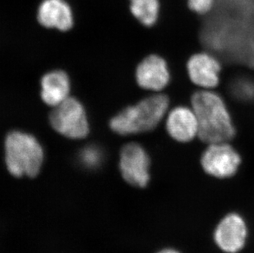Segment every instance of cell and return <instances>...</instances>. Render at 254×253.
<instances>
[{
  "mask_svg": "<svg viewBox=\"0 0 254 253\" xmlns=\"http://www.w3.org/2000/svg\"><path fill=\"white\" fill-rule=\"evenodd\" d=\"M192 107L198 125L197 136L206 143L227 142L234 137L235 127L223 100L209 91L192 96Z\"/></svg>",
  "mask_w": 254,
  "mask_h": 253,
  "instance_id": "obj_1",
  "label": "cell"
},
{
  "mask_svg": "<svg viewBox=\"0 0 254 253\" xmlns=\"http://www.w3.org/2000/svg\"><path fill=\"white\" fill-rule=\"evenodd\" d=\"M169 105V98L165 95L149 96L119 113L111 120L110 126L123 136L151 131L163 120Z\"/></svg>",
  "mask_w": 254,
  "mask_h": 253,
  "instance_id": "obj_2",
  "label": "cell"
},
{
  "mask_svg": "<svg viewBox=\"0 0 254 253\" xmlns=\"http://www.w3.org/2000/svg\"><path fill=\"white\" fill-rule=\"evenodd\" d=\"M44 150L31 134L12 131L5 139V162L14 177H36L44 162Z\"/></svg>",
  "mask_w": 254,
  "mask_h": 253,
  "instance_id": "obj_3",
  "label": "cell"
},
{
  "mask_svg": "<svg viewBox=\"0 0 254 253\" xmlns=\"http://www.w3.org/2000/svg\"><path fill=\"white\" fill-rule=\"evenodd\" d=\"M250 239V226L241 213L230 211L219 220L212 233L216 248L223 253H240Z\"/></svg>",
  "mask_w": 254,
  "mask_h": 253,
  "instance_id": "obj_4",
  "label": "cell"
},
{
  "mask_svg": "<svg viewBox=\"0 0 254 253\" xmlns=\"http://www.w3.org/2000/svg\"><path fill=\"white\" fill-rule=\"evenodd\" d=\"M56 131L70 139H82L89 133V124L83 105L74 98H68L54 107L50 116Z\"/></svg>",
  "mask_w": 254,
  "mask_h": 253,
  "instance_id": "obj_5",
  "label": "cell"
},
{
  "mask_svg": "<svg viewBox=\"0 0 254 253\" xmlns=\"http://www.w3.org/2000/svg\"><path fill=\"white\" fill-rule=\"evenodd\" d=\"M240 165V155L227 142L210 144L201 158L204 172L215 179L232 178L236 175Z\"/></svg>",
  "mask_w": 254,
  "mask_h": 253,
  "instance_id": "obj_6",
  "label": "cell"
},
{
  "mask_svg": "<svg viewBox=\"0 0 254 253\" xmlns=\"http://www.w3.org/2000/svg\"><path fill=\"white\" fill-rule=\"evenodd\" d=\"M151 160L142 146L137 143L125 145L121 150L120 170L123 179L132 186L144 189L148 185Z\"/></svg>",
  "mask_w": 254,
  "mask_h": 253,
  "instance_id": "obj_7",
  "label": "cell"
},
{
  "mask_svg": "<svg viewBox=\"0 0 254 253\" xmlns=\"http://www.w3.org/2000/svg\"><path fill=\"white\" fill-rule=\"evenodd\" d=\"M187 68L195 85L205 89L214 88L218 85L221 67L212 55L206 53L192 55L188 62Z\"/></svg>",
  "mask_w": 254,
  "mask_h": 253,
  "instance_id": "obj_8",
  "label": "cell"
},
{
  "mask_svg": "<svg viewBox=\"0 0 254 253\" xmlns=\"http://www.w3.org/2000/svg\"><path fill=\"white\" fill-rule=\"evenodd\" d=\"M136 77L141 87L153 91L163 90L170 78L166 61L157 55H150L138 65Z\"/></svg>",
  "mask_w": 254,
  "mask_h": 253,
  "instance_id": "obj_9",
  "label": "cell"
},
{
  "mask_svg": "<svg viewBox=\"0 0 254 253\" xmlns=\"http://www.w3.org/2000/svg\"><path fill=\"white\" fill-rule=\"evenodd\" d=\"M37 19L47 28L68 31L73 26V13L65 0H43L39 5Z\"/></svg>",
  "mask_w": 254,
  "mask_h": 253,
  "instance_id": "obj_10",
  "label": "cell"
},
{
  "mask_svg": "<svg viewBox=\"0 0 254 253\" xmlns=\"http://www.w3.org/2000/svg\"><path fill=\"white\" fill-rule=\"evenodd\" d=\"M166 128L172 138L180 142H188L198 133V125L193 110L187 107H177L169 113Z\"/></svg>",
  "mask_w": 254,
  "mask_h": 253,
  "instance_id": "obj_11",
  "label": "cell"
},
{
  "mask_svg": "<svg viewBox=\"0 0 254 253\" xmlns=\"http://www.w3.org/2000/svg\"><path fill=\"white\" fill-rule=\"evenodd\" d=\"M41 98L46 105L56 107L69 97L71 83L67 73L56 70L41 79Z\"/></svg>",
  "mask_w": 254,
  "mask_h": 253,
  "instance_id": "obj_12",
  "label": "cell"
},
{
  "mask_svg": "<svg viewBox=\"0 0 254 253\" xmlns=\"http://www.w3.org/2000/svg\"><path fill=\"white\" fill-rule=\"evenodd\" d=\"M130 11L141 24L151 26L156 24L160 14V0H129Z\"/></svg>",
  "mask_w": 254,
  "mask_h": 253,
  "instance_id": "obj_13",
  "label": "cell"
},
{
  "mask_svg": "<svg viewBox=\"0 0 254 253\" xmlns=\"http://www.w3.org/2000/svg\"><path fill=\"white\" fill-rule=\"evenodd\" d=\"M79 158L82 165L90 169H93L101 165L103 155L97 146H89L82 149Z\"/></svg>",
  "mask_w": 254,
  "mask_h": 253,
  "instance_id": "obj_14",
  "label": "cell"
},
{
  "mask_svg": "<svg viewBox=\"0 0 254 253\" xmlns=\"http://www.w3.org/2000/svg\"><path fill=\"white\" fill-rule=\"evenodd\" d=\"M235 95L243 100H250L254 98V84L250 81H241L235 82L234 86Z\"/></svg>",
  "mask_w": 254,
  "mask_h": 253,
  "instance_id": "obj_15",
  "label": "cell"
},
{
  "mask_svg": "<svg viewBox=\"0 0 254 253\" xmlns=\"http://www.w3.org/2000/svg\"><path fill=\"white\" fill-rule=\"evenodd\" d=\"M186 1L190 9L200 15L206 14L210 12L216 2V0H186Z\"/></svg>",
  "mask_w": 254,
  "mask_h": 253,
  "instance_id": "obj_16",
  "label": "cell"
},
{
  "mask_svg": "<svg viewBox=\"0 0 254 253\" xmlns=\"http://www.w3.org/2000/svg\"><path fill=\"white\" fill-rule=\"evenodd\" d=\"M156 253H183L182 252L174 248V247H166L163 249H160L159 251L156 252Z\"/></svg>",
  "mask_w": 254,
  "mask_h": 253,
  "instance_id": "obj_17",
  "label": "cell"
}]
</instances>
